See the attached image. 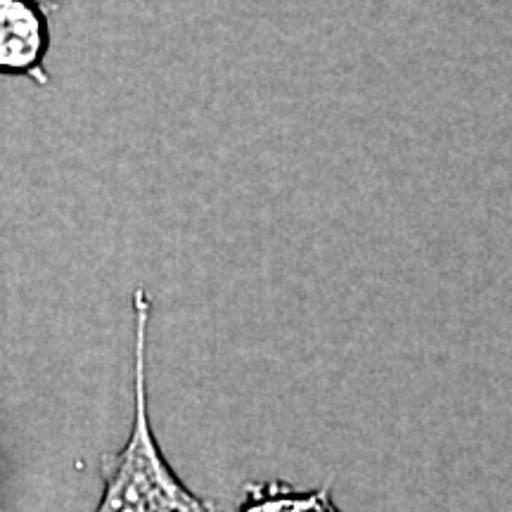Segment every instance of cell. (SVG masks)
I'll return each mask as SVG.
<instances>
[{
    "instance_id": "cell-1",
    "label": "cell",
    "mask_w": 512,
    "mask_h": 512,
    "mask_svg": "<svg viewBox=\"0 0 512 512\" xmlns=\"http://www.w3.org/2000/svg\"><path fill=\"white\" fill-rule=\"evenodd\" d=\"M136 311V363H133V425L121 451L102 458V496L95 512H216L195 496L174 467L166 463L147 411V328L152 299L145 290L133 294Z\"/></svg>"
},
{
    "instance_id": "cell-2",
    "label": "cell",
    "mask_w": 512,
    "mask_h": 512,
    "mask_svg": "<svg viewBox=\"0 0 512 512\" xmlns=\"http://www.w3.org/2000/svg\"><path fill=\"white\" fill-rule=\"evenodd\" d=\"M48 0H0V76H24L50 86L46 55L50 50Z\"/></svg>"
},
{
    "instance_id": "cell-3",
    "label": "cell",
    "mask_w": 512,
    "mask_h": 512,
    "mask_svg": "<svg viewBox=\"0 0 512 512\" xmlns=\"http://www.w3.org/2000/svg\"><path fill=\"white\" fill-rule=\"evenodd\" d=\"M238 512H342L328 489L297 491L283 482L245 486V501Z\"/></svg>"
}]
</instances>
